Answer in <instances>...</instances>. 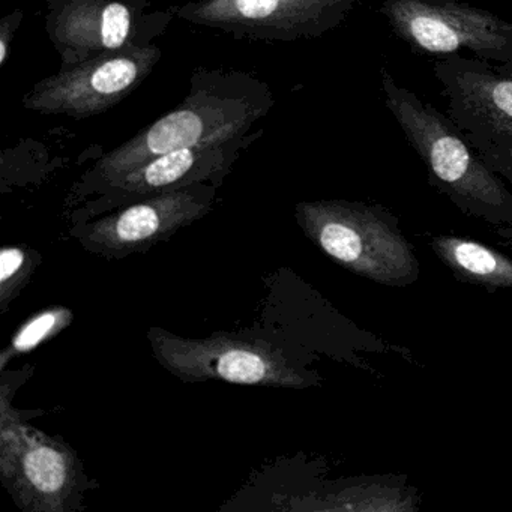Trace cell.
Listing matches in <instances>:
<instances>
[{"label":"cell","instance_id":"6da1fadb","mask_svg":"<svg viewBox=\"0 0 512 512\" xmlns=\"http://www.w3.org/2000/svg\"><path fill=\"white\" fill-rule=\"evenodd\" d=\"M274 104L269 86L251 74L196 70L184 101L133 139L98 158L83 175V188L95 193L119 176L176 149L247 136Z\"/></svg>","mask_w":512,"mask_h":512},{"label":"cell","instance_id":"7a4b0ae2","mask_svg":"<svg viewBox=\"0 0 512 512\" xmlns=\"http://www.w3.org/2000/svg\"><path fill=\"white\" fill-rule=\"evenodd\" d=\"M389 112L424 161L431 179L446 193L467 205L508 208V193L494 178L490 167L460 133L446 113L424 103L401 86L385 68L380 76Z\"/></svg>","mask_w":512,"mask_h":512},{"label":"cell","instance_id":"3957f363","mask_svg":"<svg viewBox=\"0 0 512 512\" xmlns=\"http://www.w3.org/2000/svg\"><path fill=\"white\" fill-rule=\"evenodd\" d=\"M446 115L491 170L512 179V73L446 56L433 65Z\"/></svg>","mask_w":512,"mask_h":512},{"label":"cell","instance_id":"277c9868","mask_svg":"<svg viewBox=\"0 0 512 512\" xmlns=\"http://www.w3.org/2000/svg\"><path fill=\"white\" fill-rule=\"evenodd\" d=\"M173 14L151 0H47L46 32L61 65L157 44Z\"/></svg>","mask_w":512,"mask_h":512},{"label":"cell","instance_id":"5b68a950","mask_svg":"<svg viewBox=\"0 0 512 512\" xmlns=\"http://www.w3.org/2000/svg\"><path fill=\"white\" fill-rule=\"evenodd\" d=\"M380 14L392 34L413 52L512 61V23L461 0H383Z\"/></svg>","mask_w":512,"mask_h":512},{"label":"cell","instance_id":"8992f818","mask_svg":"<svg viewBox=\"0 0 512 512\" xmlns=\"http://www.w3.org/2000/svg\"><path fill=\"white\" fill-rule=\"evenodd\" d=\"M155 358L187 382L224 380L238 385L299 388L305 379L280 349L232 335L182 338L160 328L148 334Z\"/></svg>","mask_w":512,"mask_h":512},{"label":"cell","instance_id":"52a82bcc","mask_svg":"<svg viewBox=\"0 0 512 512\" xmlns=\"http://www.w3.org/2000/svg\"><path fill=\"white\" fill-rule=\"evenodd\" d=\"M157 44L61 65V70L32 86L22 104L38 115L88 119L106 113L133 94L160 64Z\"/></svg>","mask_w":512,"mask_h":512},{"label":"cell","instance_id":"ba28073f","mask_svg":"<svg viewBox=\"0 0 512 512\" xmlns=\"http://www.w3.org/2000/svg\"><path fill=\"white\" fill-rule=\"evenodd\" d=\"M355 0H190L173 5L176 19L238 40H314L337 29Z\"/></svg>","mask_w":512,"mask_h":512},{"label":"cell","instance_id":"9c48e42d","mask_svg":"<svg viewBox=\"0 0 512 512\" xmlns=\"http://www.w3.org/2000/svg\"><path fill=\"white\" fill-rule=\"evenodd\" d=\"M215 194L217 185L196 184L143 197L88 224L80 238L88 250L112 259L145 251L205 217Z\"/></svg>","mask_w":512,"mask_h":512},{"label":"cell","instance_id":"30bf717a","mask_svg":"<svg viewBox=\"0 0 512 512\" xmlns=\"http://www.w3.org/2000/svg\"><path fill=\"white\" fill-rule=\"evenodd\" d=\"M263 130L221 143L190 146L160 155L119 176L95 191L100 205H127L143 197L196 184L220 185L241 152L262 136Z\"/></svg>","mask_w":512,"mask_h":512},{"label":"cell","instance_id":"8fae6325","mask_svg":"<svg viewBox=\"0 0 512 512\" xmlns=\"http://www.w3.org/2000/svg\"><path fill=\"white\" fill-rule=\"evenodd\" d=\"M74 476L76 469L70 451L43 434L29 436L26 431L10 476L26 505L38 511H59L73 491Z\"/></svg>","mask_w":512,"mask_h":512},{"label":"cell","instance_id":"7c38bea8","mask_svg":"<svg viewBox=\"0 0 512 512\" xmlns=\"http://www.w3.org/2000/svg\"><path fill=\"white\" fill-rule=\"evenodd\" d=\"M449 256L464 271L488 280H512V265L488 248L467 241H449Z\"/></svg>","mask_w":512,"mask_h":512},{"label":"cell","instance_id":"4fadbf2b","mask_svg":"<svg viewBox=\"0 0 512 512\" xmlns=\"http://www.w3.org/2000/svg\"><path fill=\"white\" fill-rule=\"evenodd\" d=\"M71 319H73V314L65 308L46 310L32 317L20 328L11 346L5 350L4 355H2V364L5 365L8 358L35 349L38 344L43 343L47 338L58 334L65 326L70 325Z\"/></svg>","mask_w":512,"mask_h":512},{"label":"cell","instance_id":"5bb4252c","mask_svg":"<svg viewBox=\"0 0 512 512\" xmlns=\"http://www.w3.org/2000/svg\"><path fill=\"white\" fill-rule=\"evenodd\" d=\"M31 257L25 250L17 247H5L0 254V296L2 307L7 308L17 287L25 281L31 272Z\"/></svg>","mask_w":512,"mask_h":512},{"label":"cell","instance_id":"9a60e30c","mask_svg":"<svg viewBox=\"0 0 512 512\" xmlns=\"http://www.w3.org/2000/svg\"><path fill=\"white\" fill-rule=\"evenodd\" d=\"M23 20H25V11L23 10L13 11L0 20V67H5L10 58L14 38L22 26Z\"/></svg>","mask_w":512,"mask_h":512},{"label":"cell","instance_id":"2e32d148","mask_svg":"<svg viewBox=\"0 0 512 512\" xmlns=\"http://www.w3.org/2000/svg\"><path fill=\"white\" fill-rule=\"evenodd\" d=\"M497 70L505 71V73H512V61L508 64L497 65Z\"/></svg>","mask_w":512,"mask_h":512}]
</instances>
